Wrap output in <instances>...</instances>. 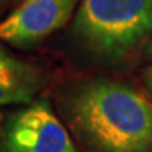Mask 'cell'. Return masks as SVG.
Returning <instances> with one entry per match:
<instances>
[{
    "instance_id": "6da1fadb",
    "label": "cell",
    "mask_w": 152,
    "mask_h": 152,
    "mask_svg": "<svg viewBox=\"0 0 152 152\" xmlns=\"http://www.w3.org/2000/svg\"><path fill=\"white\" fill-rule=\"evenodd\" d=\"M68 115L93 152H152V104L126 82L87 81L70 96Z\"/></svg>"
},
{
    "instance_id": "7a4b0ae2",
    "label": "cell",
    "mask_w": 152,
    "mask_h": 152,
    "mask_svg": "<svg viewBox=\"0 0 152 152\" xmlns=\"http://www.w3.org/2000/svg\"><path fill=\"white\" fill-rule=\"evenodd\" d=\"M72 34L99 61H123L152 34V0H81Z\"/></svg>"
},
{
    "instance_id": "3957f363",
    "label": "cell",
    "mask_w": 152,
    "mask_h": 152,
    "mask_svg": "<svg viewBox=\"0 0 152 152\" xmlns=\"http://www.w3.org/2000/svg\"><path fill=\"white\" fill-rule=\"evenodd\" d=\"M0 152H78L45 99L11 113L0 127Z\"/></svg>"
},
{
    "instance_id": "277c9868",
    "label": "cell",
    "mask_w": 152,
    "mask_h": 152,
    "mask_svg": "<svg viewBox=\"0 0 152 152\" xmlns=\"http://www.w3.org/2000/svg\"><path fill=\"white\" fill-rule=\"evenodd\" d=\"M81 0H19L0 20V42L30 50L62 28Z\"/></svg>"
},
{
    "instance_id": "5b68a950",
    "label": "cell",
    "mask_w": 152,
    "mask_h": 152,
    "mask_svg": "<svg viewBox=\"0 0 152 152\" xmlns=\"http://www.w3.org/2000/svg\"><path fill=\"white\" fill-rule=\"evenodd\" d=\"M42 87V72L14 56L0 42V106L28 104Z\"/></svg>"
},
{
    "instance_id": "8992f818",
    "label": "cell",
    "mask_w": 152,
    "mask_h": 152,
    "mask_svg": "<svg viewBox=\"0 0 152 152\" xmlns=\"http://www.w3.org/2000/svg\"><path fill=\"white\" fill-rule=\"evenodd\" d=\"M146 81H148L149 88L152 90V67H149V68H148V72H146Z\"/></svg>"
},
{
    "instance_id": "52a82bcc",
    "label": "cell",
    "mask_w": 152,
    "mask_h": 152,
    "mask_svg": "<svg viewBox=\"0 0 152 152\" xmlns=\"http://www.w3.org/2000/svg\"><path fill=\"white\" fill-rule=\"evenodd\" d=\"M16 2H19V0H0V10L6 8V6H10V5L16 3Z\"/></svg>"
},
{
    "instance_id": "ba28073f",
    "label": "cell",
    "mask_w": 152,
    "mask_h": 152,
    "mask_svg": "<svg viewBox=\"0 0 152 152\" xmlns=\"http://www.w3.org/2000/svg\"><path fill=\"white\" fill-rule=\"evenodd\" d=\"M146 56L152 61V39L149 40V44H148V48H146Z\"/></svg>"
},
{
    "instance_id": "9c48e42d",
    "label": "cell",
    "mask_w": 152,
    "mask_h": 152,
    "mask_svg": "<svg viewBox=\"0 0 152 152\" xmlns=\"http://www.w3.org/2000/svg\"><path fill=\"white\" fill-rule=\"evenodd\" d=\"M0 123H2V113H0Z\"/></svg>"
}]
</instances>
